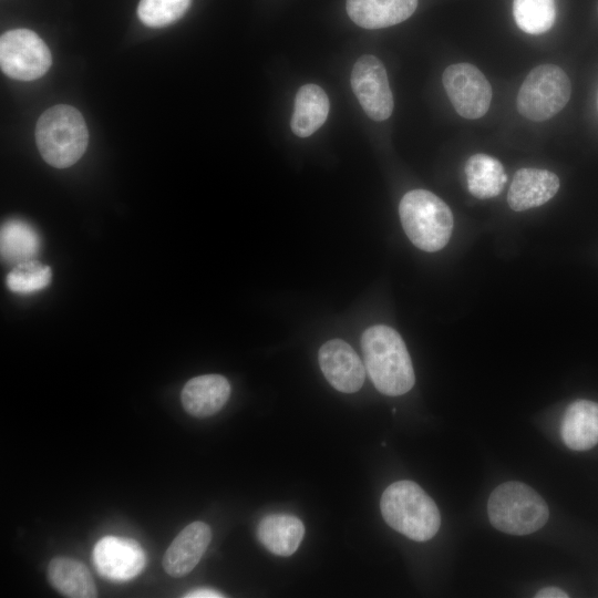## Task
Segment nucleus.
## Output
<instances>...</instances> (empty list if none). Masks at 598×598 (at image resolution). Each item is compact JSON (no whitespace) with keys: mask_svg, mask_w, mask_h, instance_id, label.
<instances>
[{"mask_svg":"<svg viewBox=\"0 0 598 598\" xmlns=\"http://www.w3.org/2000/svg\"><path fill=\"white\" fill-rule=\"evenodd\" d=\"M517 27L529 34L547 32L556 20L555 0H513Z\"/></svg>","mask_w":598,"mask_h":598,"instance_id":"4be33fe9","label":"nucleus"},{"mask_svg":"<svg viewBox=\"0 0 598 598\" xmlns=\"http://www.w3.org/2000/svg\"><path fill=\"white\" fill-rule=\"evenodd\" d=\"M48 580L61 595L70 598H94L97 590L87 567L71 557H54L48 566Z\"/></svg>","mask_w":598,"mask_h":598,"instance_id":"a211bd4d","label":"nucleus"},{"mask_svg":"<svg viewBox=\"0 0 598 598\" xmlns=\"http://www.w3.org/2000/svg\"><path fill=\"white\" fill-rule=\"evenodd\" d=\"M35 141L42 158L49 165L66 168L84 154L89 132L76 109L59 104L47 110L38 120Z\"/></svg>","mask_w":598,"mask_h":598,"instance_id":"7ed1b4c3","label":"nucleus"},{"mask_svg":"<svg viewBox=\"0 0 598 598\" xmlns=\"http://www.w3.org/2000/svg\"><path fill=\"white\" fill-rule=\"evenodd\" d=\"M536 598H567L568 595L557 588V587H545L542 590H539L536 596Z\"/></svg>","mask_w":598,"mask_h":598,"instance_id":"a878e982","label":"nucleus"},{"mask_svg":"<svg viewBox=\"0 0 598 598\" xmlns=\"http://www.w3.org/2000/svg\"><path fill=\"white\" fill-rule=\"evenodd\" d=\"M185 598H220L224 595L210 588H198L184 595Z\"/></svg>","mask_w":598,"mask_h":598,"instance_id":"393cba45","label":"nucleus"},{"mask_svg":"<svg viewBox=\"0 0 598 598\" xmlns=\"http://www.w3.org/2000/svg\"><path fill=\"white\" fill-rule=\"evenodd\" d=\"M305 536L303 523L293 515L269 514L257 527L260 544L271 554L282 557L292 555Z\"/></svg>","mask_w":598,"mask_h":598,"instance_id":"dca6fc26","label":"nucleus"},{"mask_svg":"<svg viewBox=\"0 0 598 598\" xmlns=\"http://www.w3.org/2000/svg\"><path fill=\"white\" fill-rule=\"evenodd\" d=\"M468 192L480 199L497 196L507 176L502 163L486 154L472 155L464 167Z\"/></svg>","mask_w":598,"mask_h":598,"instance_id":"aec40b11","label":"nucleus"},{"mask_svg":"<svg viewBox=\"0 0 598 598\" xmlns=\"http://www.w3.org/2000/svg\"><path fill=\"white\" fill-rule=\"evenodd\" d=\"M351 87L365 114L384 121L393 112L394 101L383 63L374 55L364 54L353 65Z\"/></svg>","mask_w":598,"mask_h":598,"instance_id":"1a4fd4ad","label":"nucleus"},{"mask_svg":"<svg viewBox=\"0 0 598 598\" xmlns=\"http://www.w3.org/2000/svg\"><path fill=\"white\" fill-rule=\"evenodd\" d=\"M487 514L492 525L512 535H527L542 528L549 511L532 487L520 482L498 485L489 495Z\"/></svg>","mask_w":598,"mask_h":598,"instance_id":"39448f33","label":"nucleus"},{"mask_svg":"<svg viewBox=\"0 0 598 598\" xmlns=\"http://www.w3.org/2000/svg\"><path fill=\"white\" fill-rule=\"evenodd\" d=\"M318 361L324 378L336 390L354 393L363 385L365 367L346 341L332 339L323 343Z\"/></svg>","mask_w":598,"mask_h":598,"instance_id":"9b49d317","label":"nucleus"},{"mask_svg":"<svg viewBox=\"0 0 598 598\" xmlns=\"http://www.w3.org/2000/svg\"><path fill=\"white\" fill-rule=\"evenodd\" d=\"M380 509L391 528L412 540L431 539L441 525L436 504L412 481H398L389 485L381 496Z\"/></svg>","mask_w":598,"mask_h":598,"instance_id":"f03ea898","label":"nucleus"},{"mask_svg":"<svg viewBox=\"0 0 598 598\" xmlns=\"http://www.w3.org/2000/svg\"><path fill=\"white\" fill-rule=\"evenodd\" d=\"M330 109L326 92L316 84L302 85L296 94L290 126L299 137H308L326 122Z\"/></svg>","mask_w":598,"mask_h":598,"instance_id":"6ab92c4d","label":"nucleus"},{"mask_svg":"<svg viewBox=\"0 0 598 598\" xmlns=\"http://www.w3.org/2000/svg\"><path fill=\"white\" fill-rule=\"evenodd\" d=\"M399 215L406 236L417 248L434 252L448 243L453 215L435 194L425 189L408 192L400 202Z\"/></svg>","mask_w":598,"mask_h":598,"instance_id":"20e7f679","label":"nucleus"},{"mask_svg":"<svg viewBox=\"0 0 598 598\" xmlns=\"http://www.w3.org/2000/svg\"><path fill=\"white\" fill-rule=\"evenodd\" d=\"M365 370L382 394L398 396L415 382L412 361L398 331L384 324L368 328L361 337Z\"/></svg>","mask_w":598,"mask_h":598,"instance_id":"f257e3e1","label":"nucleus"},{"mask_svg":"<svg viewBox=\"0 0 598 598\" xmlns=\"http://www.w3.org/2000/svg\"><path fill=\"white\" fill-rule=\"evenodd\" d=\"M212 539L210 527L204 522L188 524L173 539L163 557V567L172 577L189 574L199 563Z\"/></svg>","mask_w":598,"mask_h":598,"instance_id":"f8f14e48","label":"nucleus"},{"mask_svg":"<svg viewBox=\"0 0 598 598\" xmlns=\"http://www.w3.org/2000/svg\"><path fill=\"white\" fill-rule=\"evenodd\" d=\"M51 268L35 259L20 262L7 275V287L17 293H32L51 281Z\"/></svg>","mask_w":598,"mask_h":598,"instance_id":"5701e85b","label":"nucleus"},{"mask_svg":"<svg viewBox=\"0 0 598 598\" xmlns=\"http://www.w3.org/2000/svg\"><path fill=\"white\" fill-rule=\"evenodd\" d=\"M92 563L105 579L124 582L135 578L144 569L146 554L134 539L105 536L94 545Z\"/></svg>","mask_w":598,"mask_h":598,"instance_id":"9d476101","label":"nucleus"},{"mask_svg":"<svg viewBox=\"0 0 598 598\" xmlns=\"http://www.w3.org/2000/svg\"><path fill=\"white\" fill-rule=\"evenodd\" d=\"M417 0H347L350 19L364 29L388 28L409 19Z\"/></svg>","mask_w":598,"mask_h":598,"instance_id":"2eb2a0df","label":"nucleus"},{"mask_svg":"<svg viewBox=\"0 0 598 598\" xmlns=\"http://www.w3.org/2000/svg\"><path fill=\"white\" fill-rule=\"evenodd\" d=\"M52 63L51 52L33 31L14 29L0 38L2 72L19 81H33L47 73Z\"/></svg>","mask_w":598,"mask_h":598,"instance_id":"0eeeda50","label":"nucleus"},{"mask_svg":"<svg viewBox=\"0 0 598 598\" xmlns=\"http://www.w3.org/2000/svg\"><path fill=\"white\" fill-rule=\"evenodd\" d=\"M192 0H140L137 16L147 27L162 28L179 20Z\"/></svg>","mask_w":598,"mask_h":598,"instance_id":"b1692460","label":"nucleus"},{"mask_svg":"<svg viewBox=\"0 0 598 598\" xmlns=\"http://www.w3.org/2000/svg\"><path fill=\"white\" fill-rule=\"evenodd\" d=\"M559 188L558 176L547 169H518L509 186L507 202L515 212L538 207L551 199Z\"/></svg>","mask_w":598,"mask_h":598,"instance_id":"ddd939ff","label":"nucleus"},{"mask_svg":"<svg viewBox=\"0 0 598 598\" xmlns=\"http://www.w3.org/2000/svg\"><path fill=\"white\" fill-rule=\"evenodd\" d=\"M444 90L458 115L467 120L486 114L492 101V86L473 64L448 65L442 75Z\"/></svg>","mask_w":598,"mask_h":598,"instance_id":"6e6552de","label":"nucleus"},{"mask_svg":"<svg viewBox=\"0 0 598 598\" xmlns=\"http://www.w3.org/2000/svg\"><path fill=\"white\" fill-rule=\"evenodd\" d=\"M0 241L2 259L16 265L33 260L41 246L35 229L19 219H11L2 225Z\"/></svg>","mask_w":598,"mask_h":598,"instance_id":"412c9836","label":"nucleus"},{"mask_svg":"<svg viewBox=\"0 0 598 598\" xmlns=\"http://www.w3.org/2000/svg\"><path fill=\"white\" fill-rule=\"evenodd\" d=\"M571 84L566 72L555 64L534 68L522 83L516 99L524 117L542 122L559 113L568 103Z\"/></svg>","mask_w":598,"mask_h":598,"instance_id":"423d86ee","label":"nucleus"},{"mask_svg":"<svg viewBox=\"0 0 598 598\" xmlns=\"http://www.w3.org/2000/svg\"><path fill=\"white\" fill-rule=\"evenodd\" d=\"M561 437L571 450H590L598 443V403L578 400L565 412Z\"/></svg>","mask_w":598,"mask_h":598,"instance_id":"f3484780","label":"nucleus"},{"mask_svg":"<svg viewBox=\"0 0 598 598\" xmlns=\"http://www.w3.org/2000/svg\"><path fill=\"white\" fill-rule=\"evenodd\" d=\"M230 384L220 374H204L186 382L182 390V404L195 417L212 416L226 404Z\"/></svg>","mask_w":598,"mask_h":598,"instance_id":"4468645a","label":"nucleus"}]
</instances>
